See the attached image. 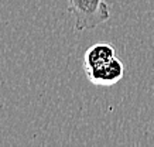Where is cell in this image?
<instances>
[{
  "label": "cell",
  "instance_id": "6da1fadb",
  "mask_svg": "<svg viewBox=\"0 0 154 147\" xmlns=\"http://www.w3.org/2000/svg\"><path fill=\"white\" fill-rule=\"evenodd\" d=\"M68 11L74 17L76 31L94 30L110 19L106 0H68Z\"/></svg>",
  "mask_w": 154,
  "mask_h": 147
},
{
  "label": "cell",
  "instance_id": "7a4b0ae2",
  "mask_svg": "<svg viewBox=\"0 0 154 147\" xmlns=\"http://www.w3.org/2000/svg\"><path fill=\"white\" fill-rule=\"evenodd\" d=\"M88 79L94 85L99 86H110L120 81L125 75V65L119 58H113L112 61L106 62L103 65L92 68L85 72Z\"/></svg>",
  "mask_w": 154,
  "mask_h": 147
},
{
  "label": "cell",
  "instance_id": "3957f363",
  "mask_svg": "<svg viewBox=\"0 0 154 147\" xmlns=\"http://www.w3.org/2000/svg\"><path fill=\"white\" fill-rule=\"evenodd\" d=\"M116 58V50L110 43L94 44L85 51L84 55V71H89L92 68L103 65L106 62Z\"/></svg>",
  "mask_w": 154,
  "mask_h": 147
}]
</instances>
